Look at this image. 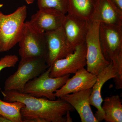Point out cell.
Wrapping results in <instances>:
<instances>
[{
    "mask_svg": "<svg viewBox=\"0 0 122 122\" xmlns=\"http://www.w3.org/2000/svg\"><path fill=\"white\" fill-rule=\"evenodd\" d=\"M1 92L4 101H18L25 105L21 110L23 122L32 119H36L40 122H66L65 116L74 110L71 105L60 98L51 100L15 91Z\"/></svg>",
    "mask_w": 122,
    "mask_h": 122,
    "instance_id": "6da1fadb",
    "label": "cell"
},
{
    "mask_svg": "<svg viewBox=\"0 0 122 122\" xmlns=\"http://www.w3.org/2000/svg\"><path fill=\"white\" fill-rule=\"evenodd\" d=\"M49 67L44 58L35 57L21 58L17 70L5 80L4 91L22 93L28 82L39 76Z\"/></svg>",
    "mask_w": 122,
    "mask_h": 122,
    "instance_id": "7a4b0ae2",
    "label": "cell"
},
{
    "mask_svg": "<svg viewBox=\"0 0 122 122\" xmlns=\"http://www.w3.org/2000/svg\"><path fill=\"white\" fill-rule=\"evenodd\" d=\"M26 15L25 5L8 15L0 11V52L10 50L18 43Z\"/></svg>",
    "mask_w": 122,
    "mask_h": 122,
    "instance_id": "3957f363",
    "label": "cell"
},
{
    "mask_svg": "<svg viewBox=\"0 0 122 122\" xmlns=\"http://www.w3.org/2000/svg\"><path fill=\"white\" fill-rule=\"evenodd\" d=\"M99 23L88 20L85 42L87 71L97 76L110 63L103 54L99 38Z\"/></svg>",
    "mask_w": 122,
    "mask_h": 122,
    "instance_id": "277c9868",
    "label": "cell"
},
{
    "mask_svg": "<svg viewBox=\"0 0 122 122\" xmlns=\"http://www.w3.org/2000/svg\"><path fill=\"white\" fill-rule=\"evenodd\" d=\"M18 43L21 58L35 57L46 59L48 49L44 33L37 30L29 21L24 23Z\"/></svg>",
    "mask_w": 122,
    "mask_h": 122,
    "instance_id": "5b68a950",
    "label": "cell"
},
{
    "mask_svg": "<svg viewBox=\"0 0 122 122\" xmlns=\"http://www.w3.org/2000/svg\"><path fill=\"white\" fill-rule=\"evenodd\" d=\"M50 70L49 66L39 76L28 82L22 93L36 97H45L49 100H56L55 93L65 84L70 74L59 77H51L49 75Z\"/></svg>",
    "mask_w": 122,
    "mask_h": 122,
    "instance_id": "8992f818",
    "label": "cell"
},
{
    "mask_svg": "<svg viewBox=\"0 0 122 122\" xmlns=\"http://www.w3.org/2000/svg\"><path fill=\"white\" fill-rule=\"evenodd\" d=\"M86 46L83 42L75 48L74 52L65 57L57 60L51 66L49 75L52 78L75 74L86 66Z\"/></svg>",
    "mask_w": 122,
    "mask_h": 122,
    "instance_id": "52a82bcc",
    "label": "cell"
},
{
    "mask_svg": "<svg viewBox=\"0 0 122 122\" xmlns=\"http://www.w3.org/2000/svg\"><path fill=\"white\" fill-rule=\"evenodd\" d=\"M99 38L103 54L109 62L122 52V25L99 24Z\"/></svg>",
    "mask_w": 122,
    "mask_h": 122,
    "instance_id": "ba28073f",
    "label": "cell"
},
{
    "mask_svg": "<svg viewBox=\"0 0 122 122\" xmlns=\"http://www.w3.org/2000/svg\"><path fill=\"white\" fill-rule=\"evenodd\" d=\"M48 53L46 62L49 66L57 60L63 58L72 52L62 26L55 30L44 33Z\"/></svg>",
    "mask_w": 122,
    "mask_h": 122,
    "instance_id": "9c48e42d",
    "label": "cell"
},
{
    "mask_svg": "<svg viewBox=\"0 0 122 122\" xmlns=\"http://www.w3.org/2000/svg\"><path fill=\"white\" fill-rule=\"evenodd\" d=\"M88 20L69 14H66L62 26L73 52L77 46L85 42Z\"/></svg>",
    "mask_w": 122,
    "mask_h": 122,
    "instance_id": "30bf717a",
    "label": "cell"
},
{
    "mask_svg": "<svg viewBox=\"0 0 122 122\" xmlns=\"http://www.w3.org/2000/svg\"><path fill=\"white\" fill-rule=\"evenodd\" d=\"M93 9L89 20L99 24L122 25V12L111 0H93Z\"/></svg>",
    "mask_w": 122,
    "mask_h": 122,
    "instance_id": "8fae6325",
    "label": "cell"
},
{
    "mask_svg": "<svg viewBox=\"0 0 122 122\" xmlns=\"http://www.w3.org/2000/svg\"><path fill=\"white\" fill-rule=\"evenodd\" d=\"M65 15L54 9H39L32 15L29 22L37 30L44 33L61 26Z\"/></svg>",
    "mask_w": 122,
    "mask_h": 122,
    "instance_id": "7c38bea8",
    "label": "cell"
},
{
    "mask_svg": "<svg viewBox=\"0 0 122 122\" xmlns=\"http://www.w3.org/2000/svg\"><path fill=\"white\" fill-rule=\"evenodd\" d=\"M71 78L55 93L56 97H61L68 94L91 89L96 82L97 76L87 71L85 68L78 70Z\"/></svg>",
    "mask_w": 122,
    "mask_h": 122,
    "instance_id": "4fadbf2b",
    "label": "cell"
},
{
    "mask_svg": "<svg viewBox=\"0 0 122 122\" xmlns=\"http://www.w3.org/2000/svg\"><path fill=\"white\" fill-rule=\"evenodd\" d=\"M116 75L115 69L111 61L109 65L97 75L96 82L92 87L90 96V103L91 106L97 109L94 116L98 122L104 120V113L102 108L103 100L102 97V89L107 81L114 78Z\"/></svg>",
    "mask_w": 122,
    "mask_h": 122,
    "instance_id": "5bb4252c",
    "label": "cell"
},
{
    "mask_svg": "<svg viewBox=\"0 0 122 122\" xmlns=\"http://www.w3.org/2000/svg\"><path fill=\"white\" fill-rule=\"evenodd\" d=\"M92 88L68 94L59 98L70 104L77 111L81 122H98L91 107L90 96Z\"/></svg>",
    "mask_w": 122,
    "mask_h": 122,
    "instance_id": "9a60e30c",
    "label": "cell"
},
{
    "mask_svg": "<svg viewBox=\"0 0 122 122\" xmlns=\"http://www.w3.org/2000/svg\"><path fill=\"white\" fill-rule=\"evenodd\" d=\"M103 102L104 120L107 122H122V105L120 96L116 95L107 97Z\"/></svg>",
    "mask_w": 122,
    "mask_h": 122,
    "instance_id": "2e32d148",
    "label": "cell"
},
{
    "mask_svg": "<svg viewBox=\"0 0 122 122\" xmlns=\"http://www.w3.org/2000/svg\"><path fill=\"white\" fill-rule=\"evenodd\" d=\"M68 14L89 20L93 9V0H68Z\"/></svg>",
    "mask_w": 122,
    "mask_h": 122,
    "instance_id": "e0dca14e",
    "label": "cell"
},
{
    "mask_svg": "<svg viewBox=\"0 0 122 122\" xmlns=\"http://www.w3.org/2000/svg\"><path fill=\"white\" fill-rule=\"evenodd\" d=\"M25 105L18 101L8 102L0 99V115L12 122H23L21 110Z\"/></svg>",
    "mask_w": 122,
    "mask_h": 122,
    "instance_id": "ac0fdd59",
    "label": "cell"
},
{
    "mask_svg": "<svg viewBox=\"0 0 122 122\" xmlns=\"http://www.w3.org/2000/svg\"><path fill=\"white\" fill-rule=\"evenodd\" d=\"M38 8L52 9L66 14L68 13V0H37Z\"/></svg>",
    "mask_w": 122,
    "mask_h": 122,
    "instance_id": "d6986e66",
    "label": "cell"
},
{
    "mask_svg": "<svg viewBox=\"0 0 122 122\" xmlns=\"http://www.w3.org/2000/svg\"><path fill=\"white\" fill-rule=\"evenodd\" d=\"M116 72V76L114 78L116 89L122 88V52L118 54L112 60Z\"/></svg>",
    "mask_w": 122,
    "mask_h": 122,
    "instance_id": "ffe728a7",
    "label": "cell"
},
{
    "mask_svg": "<svg viewBox=\"0 0 122 122\" xmlns=\"http://www.w3.org/2000/svg\"><path fill=\"white\" fill-rule=\"evenodd\" d=\"M18 61V57L15 55H5L0 59V72L5 68L15 67Z\"/></svg>",
    "mask_w": 122,
    "mask_h": 122,
    "instance_id": "44dd1931",
    "label": "cell"
},
{
    "mask_svg": "<svg viewBox=\"0 0 122 122\" xmlns=\"http://www.w3.org/2000/svg\"><path fill=\"white\" fill-rule=\"evenodd\" d=\"M116 6L122 12V0H111Z\"/></svg>",
    "mask_w": 122,
    "mask_h": 122,
    "instance_id": "7402d4cb",
    "label": "cell"
},
{
    "mask_svg": "<svg viewBox=\"0 0 122 122\" xmlns=\"http://www.w3.org/2000/svg\"><path fill=\"white\" fill-rule=\"evenodd\" d=\"M0 122H12L7 118L0 115Z\"/></svg>",
    "mask_w": 122,
    "mask_h": 122,
    "instance_id": "603a6c76",
    "label": "cell"
},
{
    "mask_svg": "<svg viewBox=\"0 0 122 122\" xmlns=\"http://www.w3.org/2000/svg\"><path fill=\"white\" fill-rule=\"evenodd\" d=\"M25 0L28 4H32L33 2H34L35 0Z\"/></svg>",
    "mask_w": 122,
    "mask_h": 122,
    "instance_id": "cb8c5ba5",
    "label": "cell"
}]
</instances>
